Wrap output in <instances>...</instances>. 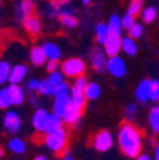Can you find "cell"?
Listing matches in <instances>:
<instances>
[{
	"label": "cell",
	"mask_w": 159,
	"mask_h": 160,
	"mask_svg": "<svg viewBox=\"0 0 159 160\" xmlns=\"http://www.w3.org/2000/svg\"><path fill=\"white\" fill-rule=\"evenodd\" d=\"M118 143L126 157L135 159L142 150V132L132 122H126L119 129Z\"/></svg>",
	"instance_id": "obj_1"
},
{
	"label": "cell",
	"mask_w": 159,
	"mask_h": 160,
	"mask_svg": "<svg viewBox=\"0 0 159 160\" xmlns=\"http://www.w3.org/2000/svg\"><path fill=\"white\" fill-rule=\"evenodd\" d=\"M43 143L50 152L55 154H63L66 152L67 147V132L65 127H59V129L53 130L50 133H46L43 136Z\"/></svg>",
	"instance_id": "obj_2"
},
{
	"label": "cell",
	"mask_w": 159,
	"mask_h": 160,
	"mask_svg": "<svg viewBox=\"0 0 159 160\" xmlns=\"http://www.w3.org/2000/svg\"><path fill=\"white\" fill-rule=\"evenodd\" d=\"M69 92L70 87L67 83L62 82L59 86L55 87V92H53V96H55V102H53V114H56L57 117L62 119L65 110H66L67 104H69Z\"/></svg>",
	"instance_id": "obj_3"
},
{
	"label": "cell",
	"mask_w": 159,
	"mask_h": 160,
	"mask_svg": "<svg viewBox=\"0 0 159 160\" xmlns=\"http://www.w3.org/2000/svg\"><path fill=\"white\" fill-rule=\"evenodd\" d=\"M85 69L86 64L82 59L73 57V59H67L62 63V74L67 77H77L85 74Z\"/></svg>",
	"instance_id": "obj_4"
},
{
	"label": "cell",
	"mask_w": 159,
	"mask_h": 160,
	"mask_svg": "<svg viewBox=\"0 0 159 160\" xmlns=\"http://www.w3.org/2000/svg\"><path fill=\"white\" fill-rule=\"evenodd\" d=\"M83 109H85V107L79 106V104L73 103L72 100H69V104H67L66 110H65V113H63V116H62V122L69 124V126H76L77 122L80 120Z\"/></svg>",
	"instance_id": "obj_5"
},
{
	"label": "cell",
	"mask_w": 159,
	"mask_h": 160,
	"mask_svg": "<svg viewBox=\"0 0 159 160\" xmlns=\"http://www.w3.org/2000/svg\"><path fill=\"white\" fill-rule=\"evenodd\" d=\"M112 144L113 137L110 134V132H108V130H100L93 137V147L98 152H106V150H109L112 147Z\"/></svg>",
	"instance_id": "obj_6"
},
{
	"label": "cell",
	"mask_w": 159,
	"mask_h": 160,
	"mask_svg": "<svg viewBox=\"0 0 159 160\" xmlns=\"http://www.w3.org/2000/svg\"><path fill=\"white\" fill-rule=\"evenodd\" d=\"M106 69L115 77H123L126 73L125 62H123V59H120L118 54H116V56H110L109 60H106Z\"/></svg>",
	"instance_id": "obj_7"
},
{
	"label": "cell",
	"mask_w": 159,
	"mask_h": 160,
	"mask_svg": "<svg viewBox=\"0 0 159 160\" xmlns=\"http://www.w3.org/2000/svg\"><path fill=\"white\" fill-rule=\"evenodd\" d=\"M20 126H22V120H20L19 114L16 112L10 110L4 114V127L10 134H16L20 130Z\"/></svg>",
	"instance_id": "obj_8"
},
{
	"label": "cell",
	"mask_w": 159,
	"mask_h": 160,
	"mask_svg": "<svg viewBox=\"0 0 159 160\" xmlns=\"http://www.w3.org/2000/svg\"><path fill=\"white\" fill-rule=\"evenodd\" d=\"M103 44H105V52H106L108 56L109 57L110 56H116V54L119 53V50H120V36L108 33V36H106Z\"/></svg>",
	"instance_id": "obj_9"
},
{
	"label": "cell",
	"mask_w": 159,
	"mask_h": 160,
	"mask_svg": "<svg viewBox=\"0 0 159 160\" xmlns=\"http://www.w3.org/2000/svg\"><path fill=\"white\" fill-rule=\"evenodd\" d=\"M90 63H92L93 70H96L98 73H102L103 70L106 69V56L99 47L92 52V56H90Z\"/></svg>",
	"instance_id": "obj_10"
},
{
	"label": "cell",
	"mask_w": 159,
	"mask_h": 160,
	"mask_svg": "<svg viewBox=\"0 0 159 160\" xmlns=\"http://www.w3.org/2000/svg\"><path fill=\"white\" fill-rule=\"evenodd\" d=\"M26 73H27V67L24 64H16V66L10 69L7 82H10V84H19L26 77Z\"/></svg>",
	"instance_id": "obj_11"
},
{
	"label": "cell",
	"mask_w": 159,
	"mask_h": 160,
	"mask_svg": "<svg viewBox=\"0 0 159 160\" xmlns=\"http://www.w3.org/2000/svg\"><path fill=\"white\" fill-rule=\"evenodd\" d=\"M47 112L45 109H37L33 114V119H32V124H33L34 130L37 133L43 134L45 126H46V120H47Z\"/></svg>",
	"instance_id": "obj_12"
},
{
	"label": "cell",
	"mask_w": 159,
	"mask_h": 160,
	"mask_svg": "<svg viewBox=\"0 0 159 160\" xmlns=\"http://www.w3.org/2000/svg\"><path fill=\"white\" fill-rule=\"evenodd\" d=\"M149 93H151V80H142L135 90V97L140 103H146L149 100Z\"/></svg>",
	"instance_id": "obj_13"
},
{
	"label": "cell",
	"mask_w": 159,
	"mask_h": 160,
	"mask_svg": "<svg viewBox=\"0 0 159 160\" xmlns=\"http://www.w3.org/2000/svg\"><path fill=\"white\" fill-rule=\"evenodd\" d=\"M23 24H24L26 32L29 34H32V36H36V34L40 33V23H39V20H37V17H34L33 14L24 17Z\"/></svg>",
	"instance_id": "obj_14"
},
{
	"label": "cell",
	"mask_w": 159,
	"mask_h": 160,
	"mask_svg": "<svg viewBox=\"0 0 159 160\" xmlns=\"http://www.w3.org/2000/svg\"><path fill=\"white\" fill-rule=\"evenodd\" d=\"M46 56H45L43 50H42V47L39 46H34L32 47V50H30V62H32V64L36 67H40L43 66L45 63H46Z\"/></svg>",
	"instance_id": "obj_15"
},
{
	"label": "cell",
	"mask_w": 159,
	"mask_h": 160,
	"mask_svg": "<svg viewBox=\"0 0 159 160\" xmlns=\"http://www.w3.org/2000/svg\"><path fill=\"white\" fill-rule=\"evenodd\" d=\"M9 87V94H10V100H12V104H22L24 102V93L23 90L20 89L17 84H10Z\"/></svg>",
	"instance_id": "obj_16"
},
{
	"label": "cell",
	"mask_w": 159,
	"mask_h": 160,
	"mask_svg": "<svg viewBox=\"0 0 159 160\" xmlns=\"http://www.w3.org/2000/svg\"><path fill=\"white\" fill-rule=\"evenodd\" d=\"M83 94H85V99L86 100H95L100 96V87L98 83L95 82H90L86 83V86L83 87Z\"/></svg>",
	"instance_id": "obj_17"
},
{
	"label": "cell",
	"mask_w": 159,
	"mask_h": 160,
	"mask_svg": "<svg viewBox=\"0 0 159 160\" xmlns=\"http://www.w3.org/2000/svg\"><path fill=\"white\" fill-rule=\"evenodd\" d=\"M63 126V122L60 117H57L56 114L53 113H49L47 114V120H46V126H45V130H43V134L46 133H50L53 130L59 129V127Z\"/></svg>",
	"instance_id": "obj_18"
},
{
	"label": "cell",
	"mask_w": 159,
	"mask_h": 160,
	"mask_svg": "<svg viewBox=\"0 0 159 160\" xmlns=\"http://www.w3.org/2000/svg\"><path fill=\"white\" fill-rule=\"evenodd\" d=\"M42 50H43L46 59H49V60H57L60 57V49L55 43L47 42V43H45L42 46Z\"/></svg>",
	"instance_id": "obj_19"
},
{
	"label": "cell",
	"mask_w": 159,
	"mask_h": 160,
	"mask_svg": "<svg viewBox=\"0 0 159 160\" xmlns=\"http://www.w3.org/2000/svg\"><path fill=\"white\" fill-rule=\"evenodd\" d=\"M120 49H122L128 56H135L136 52H138V46H136L135 40H133L132 37L120 39Z\"/></svg>",
	"instance_id": "obj_20"
},
{
	"label": "cell",
	"mask_w": 159,
	"mask_h": 160,
	"mask_svg": "<svg viewBox=\"0 0 159 160\" xmlns=\"http://www.w3.org/2000/svg\"><path fill=\"white\" fill-rule=\"evenodd\" d=\"M7 147L12 153H16V154H22L26 150V143H24L22 139L19 137H13V139L9 140V143H7Z\"/></svg>",
	"instance_id": "obj_21"
},
{
	"label": "cell",
	"mask_w": 159,
	"mask_h": 160,
	"mask_svg": "<svg viewBox=\"0 0 159 160\" xmlns=\"http://www.w3.org/2000/svg\"><path fill=\"white\" fill-rule=\"evenodd\" d=\"M108 33L110 34H118L120 36V32H122V26H120V19L118 14H112L109 19V23H108Z\"/></svg>",
	"instance_id": "obj_22"
},
{
	"label": "cell",
	"mask_w": 159,
	"mask_h": 160,
	"mask_svg": "<svg viewBox=\"0 0 159 160\" xmlns=\"http://www.w3.org/2000/svg\"><path fill=\"white\" fill-rule=\"evenodd\" d=\"M148 122H149V126L151 129L158 133L159 132V107L158 106H153L149 112V116H148Z\"/></svg>",
	"instance_id": "obj_23"
},
{
	"label": "cell",
	"mask_w": 159,
	"mask_h": 160,
	"mask_svg": "<svg viewBox=\"0 0 159 160\" xmlns=\"http://www.w3.org/2000/svg\"><path fill=\"white\" fill-rule=\"evenodd\" d=\"M34 12V3L33 0H22L20 3V14L22 16H32Z\"/></svg>",
	"instance_id": "obj_24"
},
{
	"label": "cell",
	"mask_w": 159,
	"mask_h": 160,
	"mask_svg": "<svg viewBox=\"0 0 159 160\" xmlns=\"http://www.w3.org/2000/svg\"><path fill=\"white\" fill-rule=\"evenodd\" d=\"M37 92L45 94V96H50V94H53V92H55V86H53L47 79H45V80H42V82H39Z\"/></svg>",
	"instance_id": "obj_25"
},
{
	"label": "cell",
	"mask_w": 159,
	"mask_h": 160,
	"mask_svg": "<svg viewBox=\"0 0 159 160\" xmlns=\"http://www.w3.org/2000/svg\"><path fill=\"white\" fill-rule=\"evenodd\" d=\"M9 106H12L9 87H3V89H0V109H7Z\"/></svg>",
	"instance_id": "obj_26"
},
{
	"label": "cell",
	"mask_w": 159,
	"mask_h": 160,
	"mask_svg": "<svg viewBox=\"0 0 159 160\" xmlns=\"http://www.w3.org/2000/svg\"><path fill=\"white\" fill-rule=\"evenodd\" d=\"M156 7H146L145 10L142 12V20L145 22V23H152L153 20L156 19Z\"/></svg>",
	"instance_id": "obj_27"
},
{
	"label": "cell",
	"mask_w": 159,
	"mask_h": 160,
	"mask_svg": "<svg viewBox=\"0 0 159 160\" xmlns=\"http://www.w3.org/2000/svg\"><path fill=\"white\" fill-rule=\"evenodd\" d=\"M10 69H12V66L9 64V62H6V60H2V62H0V83L7 82Z\"/></svg>",
	"instance_id": "obj_28"
},
{
	"label": "cell",
	"mask_w": 159,
	"mask_h": 160,
	"mask_svg": "<svg viewBox=\"0 0 159 160\" xmlns=\"http://www.w3.org/2000/svg\"><path fill=\"white\" fill-rule=\"evenodd\" d=\"M142 4H143V0H130V4H129V7H128V13L135 17L136 14L140 13Z\"/></svg>",
	"instance_id": "obj_29"
},
{
	"label": "cell",
	"mask_w": 159,
	"mask_h": 160,
	"mask_svg": "<svg viewBox=\"0 0 159 160\" xmlns=\"http://www.w3.org/2000/svg\"><path fill=\"white\" fill-rule=\"evenodd\" d=\"M60 23L66 27H76L77 26V20L69 13H62L60 14Z\"/></svg>",
	"instance_id": "obj_30"
},
{
	"label": "cell",
	"mask_w": 159,
	"mask_h": 160,
	"mask_svg": "<svg viewBox=\"0 0 159 160\" xmlns=\"http://www.w3.org/2000/svg\"><path fill=\"white\" fill-rule=\"evenodd\" d=\"M128 30H129V37H132V39H139V37L142 36V33H143L142 24H140V23H135V22L130 24V27Z\"/></svg>",
	"instance_id": "obj_31"
},
{
	"label": "cell",
	"mask_w": 159,
	"mask_h": 160,
	"mask_svg": "<svg viewBox=\"0 0 159 160\" xmlns=\"http://www.w3.org/2000/svg\"><path fill=\"white\" fill-rule=\"evenodd\" d=\"M149 100H152L153 103H156V102L159 100V82L158 80H151Z\"/></svg>",
	"instance_id": "obj_32"
},
{
	"label": "cell",
	"mask_w": 159,
	"mask_h": 160,
	"mask_svg": "<svg viewBox=\"0 0 159 160\" xmlns=\"http://www.w3.org/2000/svg\"><path fill=\"white\" fill-rule=\"evenodd\" d=\"M106 36H108V27H106L105 23H99L96 26V39H98V42L103 44Z\"/></svg>",
	"instance_id": "obj_33"
},
{
	"label": "cell",
	"mask_w": 159,
	"mask_h": 160,
	"mask_svg": "<svg viewBox=\"0 0 159 160\" xmlns=\"http://www.w3.org/2000/svg\"><path fill=\"white\" fill-rule=\"evenodd\" d=\"M136 114H138V106H136V104H128L125 109L126 122H132V120L136 117Z\"/></svg>",
	"instance_id": "obj_34"
},
{
	"label": "cell",
	"mask_w": 159,
	"mask_h": 160,
	"mask_svg": "<svg viewBox=\"0 0 159 160\" xmlns=\"http://www.w3.org/2000/svg\"><path fill=\"white\" fill-rule=\"evenodd\" d=\"M47 80H49L53 86L56 87V86H59V84L63 82V74L60 73V72H56V70H55V72H52V73L49 74Z\"/></svg>",
	"instance_id": "obj_35"
},
{
	"label": "cell",
	"mask_w": 159,
	"mask_h": 160,
	"mask_svg": "<svg viewBox=\"0 0 159 160\" xmlns=\"http://www.w3.org/2000/svg\"><path fill=\"white\" fill-rule=\"evenodd\" d=\"M132 23H133V16H130L129 13H126L125 16H123V19L120 20V26L125 27V29H129Z\"/></svg>",
	"instance_id": "obj_36"
},
{
	"label": "cell",
	"mask_w": 159,
	"mask_h": 160,
	"mask_svg": "<svg viewBox=\"0 0 159 160\" xmlns=\"http://www.w3.org/2000/svg\"><path fill=\"white\" fill-rule=\"evenodd\" d=\"M73 86L79 87V89H83V87L86 86V79H85V74H82V76H77L76 80H75V84Z\"/></svg>",
	"instance_id": "obj_37"
},
{
	"label": "cell",
	"mask_w": 159,
	"mask_h": 160,
	"mask_svg": "<svg viewBox=\"0 0 159 160\" xmlns=\"http://www.w3.org/2000/svg\"><path fill=\"white\" fill-rule=\"evenodd\" d=\"M56 69H57V60H49V62L46 63V70L49 72V73L55 72Z\"/></svg>",
	"instance_id": "obj_38"
},
{
	"label": "cell",
	"mask_w": 159,
	"mask_h": 160,
	"mask_svg": "<svg viewBox=\"0 0 159 160\" xmlns=\"http://www.w3.org/2000/svg\"><path fill=\"white\" fill-rule=\"evenodd\" d=\"M37 86H39V80H36V79H30L29 83H27V89H29L30 92H36Z\"/></svg>",
	"instance_id": "obj_39"
},
{
	"label": "cell",
	"mask_w": 159,
	"mask_h": 160,
	"mask_svg": "<svg viewBox=\"0 0 159 160\" xmlns=\"http://www.w3.org/2000/svg\"><path fill=\"white\" fill-rule=\"evenodd\" d=\"M135 160H152L151 159L149 156H148V154H143V153H139L138 154V156L135 157Z\"/></svg>",
	"instance_id": "obj_40"
},
{
	"label": "cell",
	"mask_w": 159,
	"mask_h": 160,
	"mask_svg": "<svg viewBox=\"0 0 159 160\" xmlns=\"http://www.w3.org/2000/svg\"><path fill=\"white\" fill-rule=\"evenodd\" d=\"M60 160H75L73 159V156L70 153H67V152H65V153L62 154V157H60Z\"/></svg>",
	"instance_id": "obj_41"
},
{
	"label": "cell",
	"mask_w": 159,
	"mask_h": 160,
	"mask_svg": "<svg viewBox=\"0 0 159 160\" xmlns=\"http://www.w3.org/2000/svg\"><path fill=\"white\" fill-rule=\"evenodd\" d=\"M153 160H159V147L155 146V150H153Z\"/></svg>",
	"instance_id": "obj_42"
},
{
	"label": "cell",
	"mask_w": 159,
	"mask_h": 160,
	"mask_svg": "<svg viewBox=\"0 0 159 160\" xmlns=\"http://www.w3.org/2000/svg\"><path fill=\"white\" fill-rule=\"evenodd\" d=\"M37 102H39V100L36 99V96H34V94H30V103H32V104H37Z\"/></svg>",
	"instance_id": "obj_43"
},
{
	"label": "cell",
	"mask_w": 159,
	"mask_h": 160,
	"mask_svg": "<svg viewBox=\"0 0 159 160\" xmlns=\"http://www.w3.org/2000/svg\"><path fill=\"white\" fill-rule=\"evenodd\" d=\"M33 160H47V157H46V156H42V154H40V156H36V157H34Z\"/></svg>",
	"instance_id": "obj_44"
},
{
	"label": "cell",
	"mask_w": 159,
	"mask_h": 160,
	"mask_svg": "<svg viewBox=\"0 0 159 160\" xmlns=\"http://www.w3.org/2000/svg\"><path fill=\"white\" fill-rule=\"evenodd\" d=\"M56 3H67V2H70V0H55Z\"/></svg>",
	"instance_id": "obj_45"
},
{
	"label": "cell",
	"mask_w": 159,
	"mask_h": 160,
	"mask_svg": "<svg viewBox=\"0 0 159 160\" xmlns=\"http://www.w3.org/2000/svg\"><path fill=\"white\" fill-rule=\"evenodd\" d=\"M3 154H4V152H3V149L0 147V157H3Z\"/></svg>",
	"instance_id": "obj_46"
},
{
	"label": "cell",
	"mask_w": 159,
	"mask_h": 160,
	"mask_svg": "<svg viewBox=\"0 0 159 160\" xmlns=\"http://www.w3.org/2000/svg\"><path fill=\"white\" fill-rule=\"evenodd\" d=\"M92 0H83V4H89Z\"/></svg>",
	"instance_id": "obj_47"
},
{
	"label": "cell",
	"mask_w": 159,
	"mask_h": 160,
	"mask_svg": "<svg viewBox=\"0 0 159 160\" xmlns=\"http://www.w3.org/2000/svg\"><path fill=\"white\" fill-rule=\"evenodd\" d=\"M0 34H2V32H0Z\"/></svg>",
	"instance_id": "obj_48"
}]
</instances>
